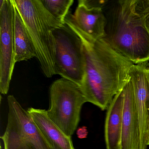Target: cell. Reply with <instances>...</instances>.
I'll return each instance as SVG.
<instances>
[{
    "label": "cell",
    "instance_id": "obj_1",
    "mask_svg": "<svg viewBox=\"0 0 149 149\" xmlns=\"http://www.w3.org/2000/svg\"><path fill=\"white\" fill-rule=\"evenodd\" d=\"M83 44L84 74L81 88L88 102L108 109L114 97L130 81L133 63L115 51L104 38Z\"/></svg>",
    "mask_w": 149,
    "mask_h": 149
},
{
    "label": "cell",
    "instance_id": "obj_2",
    "mask_svg": "<svg viewBox=\"0 0 149 149\" xmlns=\"http://www.w3.org/2000/svg\"><path fill=\"white\" fill-rule=\"evenodd\" d=\"M136 0H120L106 18L104 39L134 64L149 61V33L136 10Z\"/></svg>",
    "mask_w": 149,
    "mask_h": 149
},
{
    "label": "cell",
    "instance_id": "obj_3",
    "mask_svg": "<svg viewBox=\"0 0 149 149\" xmlns=\"http://www.w3.org/2000/svg\"><path fill=\"white\" fill-rule=\"evenodd\" d=\"M33 41L41 68L48 78L56 75L55 41L52 31L64 25L55 19L40 0H12Z\"/></svg>",
    "mask_w": 149,
    "mask_h": 149
},
{
    "label": "cell",
    "instance_id": "obj_4",
    "mask_svg": "<svg viewBox=\"0 0 149 149\" xmlns=\"http://www.w3.org/2000/svg\"><path fill=\"white\" fill-rule=\"evenodd\" d=\"M49 117L67 136L71 137L80 120L81 110L87 100L81 87L65 78L56 80L49 90Z\"/></svg>",
    "mask_w": 149,
    "mask_h": 149
},
{
    "label": "cell",
    "instance_id": "obj_5",
    "mask_svg": "<svg viewBox=\"0 0 149 149\" xmlns=\"http://www.w3.org/2000/svg\"><path fill=\"white\" fill-rule=\"evenodd\" d=\"M7 101V125L1 137L5 149H52L28 110L13 95Z\"/></svg>",
    "mask_w": 149,
    "mask_h": 149
},
{
    "label": "cell",
    "instance_id": "obj_6",
    "mask_svg": "<svg viewBox=\"0 0 149 149\" xmlns=\"http://www.w3.org/2000/svg\"><path fill=\"white\" fill-rule=\"evenodd\" d=\"M55 41V71L81 87L84 74L83 44L66 24L52 31Z\"/></svg>",
    "mask_w": 149,
    "mask_h": 149
},
{
    "label": "cell",
    "instance_id": "obj_7",
    "mask_svg": "<svg viewBox=\"0 0 149 149\" xmlns=\"http://www.w3.org/2000/svg\"><path fill=\"white\" fill-rule=\"evenodd\" d=\"M14 7L12 0L0 1V91L6 95L14 69Z\"/></svg>",
    "mask_w": 149,
    "mask_h": 149
},
{
    "label": "cell",
    "instance_id": "obj_8",
    "mask_svg": "<svg viewBox=\"0 0 149 149\" xmlns=\"http://www.w3.org/2000/svg\"><path fill=\"white\" fill-rule=\"evenodd\" d=\"M65 24L79 37L91 42L105 36L106 18L102 7L88 6L82 0L78 1L74 13L68 15Z\"/></svg>",
    "mask_w": 149,
    "mask_h": 149
},
{
    "label": "cell",
    "instance_id": "obj_9",
    "mask_svg": "<svg viewBox=\"0 0 149 149\" xmlns=\"http://www.w3.org/2000/svg\"><path fill=\"white\" fill-rule=\"evenodd\" d=\"M139 123V149H147L149 136V72L143 64H133L130 70Z\"/></svg>",
    "mask_w": 149,
    "mask_h": 149
},
{
    "label": "cell",
    "instance_id": "obj_10",
    "mask_svg": "<svg viewBox=\"0 0 149 149\" xmlns=\"http://www.w3.org/2000/svg\"><path fill=\"white\" fill-rule=\"evenodd\" d=\"M124 103L122 121L120 149H139V123L131 81L123 88Z\"/></svg>",
    "mask_w": 149,
    "mask_h": 149
},
{
    "label": "cell",
    "instance_id": "obj_11",
    "mask_svg": "<svg viewBox=\"0 0 149 149\" xmlns=\"http://www.w3.org/2000/svg\"><path fill=\"white\" fill-rule=\"evenodd\" d=\"M28 111L52 149H74L70 137L67 136L49 117L45 110L30 108Z\"/></svg>",
    "mask_w": 149,
    "mask_h": 149
},
{
    "label": "cell",
    "instance_id": "obj_12",
    "mask_svg": "<svg viewBox=\"0 0 149 149\" xmlns=\"http://www.w3.org/2000/svg\"><path fill=\"white\" fill-rule=\"evenodd\" d=\"M124 103L123 88L112 100L108 108L104 126L107 149H120Z\"/></svg>",
    "mask_w": 149,
    "mask_h": 149
},
{
    "label": "cell",
    "instance_id": "obj_13",
    "mask_svg": "<svg viewBox=\"0 0 149 149\" xmlns=\"http://www.w3.org/2000/svg\"><path fill=\"white\" fill-rule=\"evenodd\" d=\"M13 36L15 63L36 58V53L33 41L23 20L14 5Z\"/></svg>",
    "mask_w": 149,
    "mask_h": 149
},
{
    "label": "cell",
    "instance_id": "obj_14",
    "mask_svg": "<svg viewBox=\"0 0 149 149\" xmlns=\"http://www.w3.org/2000/svg\"><path fill=\"white\" fill-rule=\"evenodd\" d=\"M44 7L57 22L65 24V20L74 2L73 0H40Z\"/></svg>",
    "mask_w": 149,
    "mask_h": 149
},
{
    "label": "cell",
    "instance_id": "obj_15",
    "mask_svg": "<svg viewBox=\"0 0 149 149\" xmlns=\"http://www.w3.org/2000/svg\"><path fill=\"white\" fill-rule=\"evenodd\" d=\"M136 10L149 33V0H136Z\"/></svg>",
    "mask_w": 149,
    "mask_h": 149
},
{
    "label": "cell",
    "instance_id": "obj_16",
    "mask_svg": "<svg viewBox=\"0 0 149 149\" xmlns=\"http://www.w3.org/2000/svg\"><path fill=\"white\" fill-rule=\"evenodd\" d=\"M77 136L78 138L80 139L85 138L88 135V130L86 127H81L77 130Z\"/></svg>",
    "mask_w": 149,
    "mask_h": 149
},
{
    "label": "cell",
    "instance_id": "obj_17",
    "mask_svg": "<svg viewBox=\"0 0 149 149\" xmlns=\"http://www.w3.org/2000/svg\"><path fill=\"white\" fill-rule=\"evenodd\" d=\"M148 145H149V139H148Z\"/></svg>",
    "mask_w": 149,
    "mask_h": 149
},
{
    "label": "cell",
    "instance_id": "obj_18",
    "mask_svg": "<svg viewBox=\"0 0 149 149\" xmlns=\"http://www.w3.org/2000/svg\"></svg>",
    "mask_w": 149,
    "mask_h": 149
}]
</instances>
